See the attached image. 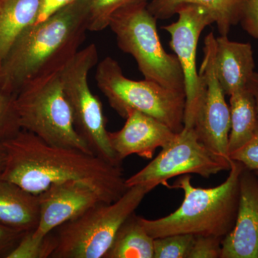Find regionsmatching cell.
Masks as SVG:
<instances>
[{
  "mask_svg": "<svg viewBox=\"0 0 258 258\" xmlns=\"http://www.w3.org/2000/svg\"><path fill=\"white\" fill-rule=\"evenodd\" d=\"M40 220L37 195L0 178V223L22 232L35 230Z\"/></svg>",
  "mask_w": 258,
  "mask_h": 258,
  "instance_id": "obj_16",
  "label": "cell"
},
{
  "mask_svg": "<svg viewBox=\"0 0 258 258\" xmlns=\"http://www.w3.org/2000/svg\"><path fill=\"white\" fill-rule=\"evenodd\" d=\"M40 0H0V64L28 27L35 23Z\"/></svg>",
  "mask_w": 258,
  "mask_h": 258,
  "instance_id": "obj_18",
  "label": "cell"
},
{
  "mask_svg": "<svg viewBox=\"0 0 258 258\" xmlns=\"http://www.w3.org/2000/svg\"><path fill=\"white\" fill-rule=\"evenodd\" d=\"M61 70L34 80L18 93L15 103L20 126L50 145L93 154L75 127L61 82Z\"/></svg>",
  "mask_w": 258,
  "mask_h": 258,
  "instance_id": "obj_6",
  "label": "cell"
},
{
  "mask_svg": "<svg viewBox=\"0 0 258 258\" xmlns=\"http://www.w3.org/2000/svg\"><path fill=\"white\" fill-rule=\"evenodd\" d=\"M56 244L57 242L53 231L43 237H37L30 231L24 235L8 258L51 257Z\"/></svg>",
  "mask_w": 258,
  "mask_h": 258,
  "instance_id": "obj_22",
  "label": "cell"
},
{
  "mask_svg": "<svg viewBox=\"0 0 258 258\" xmlns=\"http://www.w3.org/2000/svg\"><path fill=\"white\" fill-rule=\"evenodd\" d=\"M224 238L215 236L195 235L187 258H220Z\"/></svg>",
  "mask_w": 258,
  "mask_h": 258,
  "instance_id": "obj_25",
  "label": "cell"
},
{
  "mask_svg": "<svg viewBox=\"0 0 258 258\" xmlns=\"http://www.w3.org/2000/svg\"><path fill=\"white\" fill-rule=\"evenodd\" d=\"M123 128L108 132L110 144L118 160L136 154L152 159L158 148L164 147L176 133L159 120L141 112L131 111Z\"/></svg>",
  "mask_w": 258,
  "mask_h": 258,
  "instance_id": "obj_14",
  "label": "cell"
},
{
  "mask_svg": "<svg viewBox=\"0 0 258 258\" xmlns=\"http://www.w3.org/2000/svg\"><path fill=\"white\" fill-rule=\"evenodd\" d=\"M78 0H40V8L35 23L45 21L57 12Z\"/></svg>",
  "mask_w": 258,
  "mask_h": 258,
  "instance_id": "obj_29",
  "label": "cell"
},
{
  "mask_svg": "<svg viewBox=\"0 0 258 258\" xmlns=\"http://www.w3.org/2000/svg\"><path fill=\"white\" fill-rule=\"evenodd\" d=\"M95 79L110 106L123 118L137 111L159 120L174 133L184 128V93L148 80L129 79L110 56L98 62Z\"/></svg>",
  "mask_w": 258,
  "mask_h": 258,
  "instance_id": "obj_7",
  "label": "cell"
},
{
  "mask_svg": "<svg viewBox=\"0 0 258 258\" xmlns=\"http://www.w3.org/2000/svg\"><path fill=\"white\" fill-rule=\"evenodd\" d=\"M248 0H151L148 9L157 20H167L176 15L181 7L196 5L212 15L220 35H227L234 25L240 23Z\"/></svg>",
  "mask_w": 258,
  "mask_h": 258,
  "instance_id": "obj_17",
  "label": "cell"
},
{
  "mask_svg": "<svg viewBox=\"0 0 258 258\" xmlns=\"http://www.w3.org/2000/svg\"><path fill=\"white\" fill-rule=\"evenodd\" d=\"M230 162L212 154L199 141L195 129L184 128L142 170L125 179L127 187L146 184L153 189L158 185L169 186L174 176L196 174L208 178L222 171L230 170Z\"/></svg>",
  "mask_w": 258,
  "mask_h": 258,
  "instance_id": "obj_9",
  "label": "cell"
},
{
  "mask_svg": "<svg viewBox=\"0 0 258 258\" xmlns=\"http://www.w3.org/2000/svg\"><path fill=\"white\" fill-rule=\"evenodd\" d=\"M239 23L244 31L258 40V0L247 2Z\"/></svg>",
  "mask_w": 258,
  "mask_h": 258,
  "instance_id": "obj_28",
  "label": "cell"
},
{
  "mask_svg": "<svg viewBox=\"0 0 258 258\" xmlns=\"http://www.w3.org/2000/svg\"><path fill=\"white\" fill-rule=\"evenodd\" d=\"M5 162H6V151L4 146L0 144V175L4 170Z\"/></svg>",
  "mask_w": 258,
  "mask_h": 258,
  "instance_id": "obj_31",
  "label": "cell"
},
{
  "mask_svg": "<svg viewBox=\"0 0 258 258\" xmlns=\"http://www.w3.org/2000/svg\"><path fill=\"white\" fill-rule=\"evenodd\" d=\"M37 197L40 220L32 231L37 237H45L97 204L104 203L89 185L76 180L52 184Z\"/></svg>",
  "mask_w": 258,
  "mask_h": 258,
  "instance_id": "obj_12",
  "label": "cell"
},
{
  "mask_svg": "<svg viewBox=\"0 0 258 258\" xmlns=\"http://www.w3.org/2000/svg\"><path fill=\"white\" fill-rule=\"evenodd\" d=\"M26 233L0 223V258H8Z\"/></svg>",
  "mask_w": 258,
  "mask_h": 258,
  "instance_id": "obj_27",
  "label": "cell"
},
{
  "mask_svg": "<svg viewBox=\"0 0 258 258\" xmlns=\"http://www.w3.org/2000/svg\"><path fill=\"white\" fill-rule=\"evenodd\" d=\"M230 96L231 125L229 157L249 142L253 137L258 124L255 98L249 88H241Z\"/></svg>",
  "mask_w": 258,
  "mask_h": 258,
  "instance_id": "obj_19",
  "label": "cell"
},
{
  "mask_svg": "<svg viewBox=\"0 0 258 258\" xmlns=\"http://www.w3.org/2000/svg\"><path fill=\"white\" fill-rule=\"evenodd\" d=\"M220 258H258V177L245 167L240 176L237 218L222 240Z\"/></svg>",
  "mask_w": 258,
  "mask_h": 258,
  "instance_id": "obj_13",
  "label": "cell"
},
{
  "mask_svg": "<svg viewBox=\"0 0 258 258\" xmlns=\"http://www.w3.org/2000/svg\"><path fill=\"white\" fill-rule=\"evenodd\" d=\"M153 188L131 186L116 201L97 204L53 231L56 247L52 258H103L117 232Z\"/></svg>",
  "mask_w": 258,
  "mask_h": 258,
  "instance_id": "obj_4",
  "label": "cell"
},
{
  "mask_svg": "<svg viewBox=\"0 0 258 258\" xmlns=\"http://www.w3.org/2000/svg\"><path fill=\"white\" fill-rule=\"evenodd\" d=\"M157 18L148 9L147 2L120 8L111 17L109 28L120 50L133 56L144 79L184 93V80L175 55L161 45Z\"/></svg>",
  "mask_w": 258,
  "mask_h": 258,
  "instance_id": "obj_5",
  "label": "cell"
},
{
  "mask_svg": "<svg viewBox=\"0 0 258 258\" xmlns=\"http://www.w3.org/2000/svg\"><path fill=\"white\" fill-rule=\"evenodd\" d=\"M154 240L132 214L120 226L103 258H154Z\"/></svg>",
  "mask_w": 258,
  "mask_h": 258,
  "instance_id": "obj_20",
  "label": "cell"
},
{
  "mask_svg": "<svg viewBox=\"0 0 258 258\" xmlns=\"http://www.w3.org/2000/svg\"><path fill=\"white\" fill-rule=\"evenodd\" d=\"M244 166L230 160L227 179L212 188L195 187L189 174L181 175L171 188L183 190L179 208L167 216L149 220L138 216L141 225L153 238L176 234L225 237L233 228L238 210L240 176Z\"/></svg>",
  "mask_w": 258,
  "mask_h": 258,
  "instance_id": "obj_3",
  "label": "cell"
},
{
  "mask_svg": "<svg viewBox=\"0 0 258 258\" xmlns=\"http://www.w3.org/2000/svg\"><path fill=\"white\" fill-rule=\"evenodd\" d=\"M2 144L6 162L0 178L33 195H40L56 183L76 180L89 185L104 203H112L128 189L121 165L94 154L50 145L23 129Z\"/></svg>",
  "mask_w": 258,
  "mask_h": 258,
  "instance_id": "obj_1",
  "label": "cell"
},
{
  "mask_svg": "<svg viewBox=\"0 0 258 258\" xmlns=\"http://www.w3.org/2000/svg\"><path fill=\"white\" fill-rule=\"evenodd\" d=\"M86 0H78L18 37L0 64V86L16 97L34 80L60 71L79 52L88 31Z\"/></svg>",
  "mask_w": 258,
  "mask_h": 258,
  "instance_id": "obj_2",
  "label": "cell"
},
{
  "mask_svg": "<svg viewBox=\"0 0 258 258\" xmlns=\"http://www.w3.org/2000/svg\"><path fill=\"white\" fill-rule=\"evenodd\" d=\"M204 55L199 74L205 83V96L193 128L199 141L208 151L219 159L230 162L228 154L230 110L217 77L216 37L213 32L205 37Z\"/></svg>",
  "mask_w": 258,
  "mask_h": 258,
  "instance_id": "obj_11",
  "label": "cell"
},
{
  "mask_svg": "<svg viewBox=\"0 0 258 258\" xmlns=\"http://www.w3.org/2000/svg\"><path fill=\"white\" fill-rule=\"evenodd\" d=\"M98 61V48L94 44L88 45L61 70V82L71 106L75 127L90 150L103 160L121 165L110 144L101 102L88 85V74Z\"/></svg>",
  "mask_w": 258,
  "mask_h": 258,
  "instance_id": "obj_8",
  "label": "cell"
},
{
  "mask_svg": "<svg viewBox=\"0 0 258 258\" xmlns=\"http://www.w3.org/2000/svg\"><path fill=\"white\" fill-rule=\"evenodd\" d=\"M254 173H255L256 175L258 177V171H253Z\"/></svg>",
  "mask_w": 258,
  "mask_h": 258,
  "instance_id": "obj_32",
  "label": "cell"
},
{
  "mask_svg": "<svg viewBox=\"0 0 258 258\" xmlns=\"http://www.w3.org/2000/svg\"><path fill=\"white\" fill-rule=\"evenodd\" d=\"M230 160L240 162L244 167L258 171V124L253 137L244 147L230 155Z\"/></svg>",
  "mask_w": 258,
  "mask_h": 258,
  "instance_id": "obj_26",
  "label": "cell"
},
{
  "mask_svg": "<svg viewBox=\"0 0 258 258\" xmlns=\"http://www.w3.org/2000/svg\"><path fill=\"white\" fill-rule=\"evenodd\" d=\"M253 51L249 43L231 41L227 35L216 37L215 70L225 95L247 87L254 72Z\"/></svg>",
  "mask_w": 258,
  "mask_h": 258,
  "instance_id": "obj_15",
  "label": "cell"
},
{
  "mask_svg": "<svg viewBox=\"0 0 258 258\" xmlns=\"http://www.w3.org/2000/svg\"><path fill=\"white\" fill-rule=\"evenodd\" d=\"M195 235L176 234L154 240V258H187Z\"/></svg>",
  "mask_w": 258,
  "mask_h": 258,
  "instance_id": "obj_23",
  "label": "cell"
},
{
  "mask_svg": "<svg viewBox=\"0 0 258 258\" xmlns=\"http://www.w3.org/2000/svg\"><path fill=\"white\" fill-rule=\"evenodd\" d=\"M247 87L249 88L251 92L252 93L254 98H255L256 106H257V110L258 113V73L254 72L253 76H252V79L249 82Z\"/></svg>",
  "mask_w": 258,
  "mask_h": 258,
  "instance_id": "obj_30",
  "label": "cell"
},
{
  "mask_svg": "<svg viewBox=\"0 0 258 258\" xmlns=\"http://www.w3.org/2000/svg\"><path fill=\"white\" fill-rule=\"evenodd\" d=\"M179 18L163 26L170 35L169 45L179 60L184 80V128L195 126L203 105L205 86L197 69V50L200 35L208 25L215 23L203 7L186 5L176 12Z\"/></svg>",
  "mask_w": 258,
  "mask_h": 258,
  "instance_id": "obj_10",
  "label": "cell"
},
{
  "mask_svg": "<svg viewBox=\"0 0 258 258\" xmlns=\"http://www.w3.org/2000/svg\"><path fill=\"white\" fill-rule=\"evenodd\" d=\"M88 9V31L100 32L109 26L111 17L120 8L148 0H86Z\"/></svg>",
  "mask_w": 258,
  "mask_h": 258,
  "instance_id": "obj_21",
  "label": "cell"
},
{
  "mask_svg": "<svg viewBox=\"0 0 258 258\" xmlns=\"http://www.w3.org/2000/svg\"><path fill=\"white\" fill-rule=\"evenodd\" d=\"M15 98L5 92L0 86V144L13 138L22 130Z\"/></svg>",
  "mask_w": 258,
  "mask_h": 258,
  "instance_id": "obj_24",
  "label": "cell"
}]
</instances>
